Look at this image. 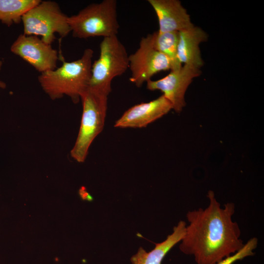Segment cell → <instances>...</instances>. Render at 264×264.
Listing matches in <instances>:
<instances>
[{
	"label": "cell",
	"mask_w": 264,
	"mask_h": 264,
	"mask_svg": "<svg viewBox=\"0 0 264 264\" xmlns=\"http://www.w3.org/2000/svg\"><path fill=\"white\" fill-rule=\"evenodd\" d=\"M207 34L195 25L178 32L177 57L179 62L200 68L203 66L199 44L206 41Z\"/></svg>",
	"instance_id": "12"
},
{
	"label": "cell",
	"mask_w": 264,
	"mask_h": 264,
	"mask_svg": "<svg viewBox=\"0 0 264 264\" xmlns=\"http://www.w3.org/2000/svg\"><path fill=\"white\" fill-rule=\"evenodd\" d=\"M41 0H0V22L7 26L22 22L23 15Z\"/></svg>",
	"instance_id": "14"
},
{
	"label": "cell",
	"mask_w": 264,
	"mask_h": 264,
	"mask_svg": "<svg viewBox=\"0 0 264 264\" xmlns=\"http://www.w3.org/2000/svg\"><path fill=\"white\" fill-rule=\"evenodd\" d=\"M129 57L125 46L117 36L103 38L99 58L92 64L88 88L109 96L112 81L129 68Z\"/></svg>",
	"instance_id": "5"
},
{
	"label": "cell",
	"mask_w": 264,
	"mask_h": 264,
	"mask_svg": "<svg viewBox=\"0 0 264 264\" xmlns=\"http://www.w3.org/2000/svg\"><path fill=\"white\" fill-rule=\"evenodd\" d=\"M10 51L41 73L57 68V50L38 36L20 34L12 44Z\"/></svg>",
	"instance_id": "9"
},
{
	"label": "cell",
	"mask_w": 264,
	"mask_h": 264,
	"mask_svg": "<svg viewBox=\"0 0 264 264\" xmlns=\"http://www.w3.org/2000/svg\"><path fill=\"white\" fill-rule=\"evenodd\" d=\"M108 95L88 88L81 96L83 112L80 127L71 156L78 162H84L89 148L96 137L102 131L106 116Z\"/></svg>",
	"instance_id": "4"
},
{
	"label": "cell",
	"mask_w": 264,
	"mask_h": 264,
	"mask_svg": "<svg viewBox=\"0 0 264 264\" xmlns=\"http://www.w3.org/2000/svg\"><path fill=\"white\" fill-rule=\"evenodd\" d=\"M201 74L199 68L189 65L171 70L165 77L157 80H150L146 82L150 90H159L171 103L172 108L180 112L185 106L186 91L194 78Z\"/></svg>",
	"instance_id": "8"
},
{
	"label": "cell",
	"mask_w": 264,
	"mask_h": 264,
	"mask_svg": "<svg viewBox=\"0 0 264 264\" xmlns=\"http://www.w3.org/2000/svg\"><path fill=\"white\" fill-rule=\"evenodd\" d=\"M258 239L256 237L250 239L239 250L230 256L225 257L216 264H233L235 262L255 254L253 250L258 245Z\"/></svg>",
	"instance_id": "16"
},
{
	"label": "cell",
	"mask_w": 264,
	"mask_h": 264,
	"mask_svg": "<svg viewBox=\"0 0 264 264\" xmlns=\"http://www.w3.org/2000/svg\"><path fill=\"white\" fill-rule=\"evenodd\" d=\"M116 0L93 3L68 17L72 36L79 39L117 36L119 28Z\"/></svg>",
	"instance_id": "3"
},
{
	"label": "cell",
	"mask_w": 264,
	"mask_h": 264,
	"mask_svg": "<svg viewBox=\"0 0 264 264\" xmlns=\"http://www.w3.org/2000/svg\"><path fill=\"white\" fill-rule=\"evenodd\" d=\"M153 34L154 47L170 60L172 66V70L180 68L182 64L177 57L178 32L160 33L157 31Z\"/></svg>",
	"instance_id": "15"
},
{
	"label": "cell",
	"mask_w": 264,
	"mask_h": 264,
	"mask_svg": "<svg viewBox=\"0 0 264 264\" xmlns=\"http://www.w3.org/2000/svg\"><path fill=\"white\" fill-rule=\"evenodd\" d=\"M186 223L180 220L173 228V233L169 235L163 242L155 243L154 249L146 252L140 247L136 254L131 258L132 264H161L166 254L176 244L181 241L184 235Z\"/></svg>",
	"instance_id": "13"
},
{
	"label": "cell",
	"mask_w": 264,
	"mask_h": 264,
	"mask_svg": "<svg viewBox=\"0 0 264 264\" xmlns=\"http://www.w3.org/2000/svg\"><path fill=\"white\" fill-rule=\"evenodd\" d=\"M129 59L130 81L138 88L155 74L172 69L170 60L154 47L153 33L141 38L138 48Z\"/></svg>",
	"instance_id": "7"
},
{
	"label": "cell",
	"mask_w": 264,
	"mask_h": 264,
	"mask_svg": "<svg viewBox=\"0 0 264 264\" xmlns=\"http://www.w3.org/2000/svg\"><path fill=\"white\" fill-rule=\"evenodd\" d=\"M93 54L87 48L78 60L66 62L62 57L60 67L41 73L38 79L44 92L53 100L66 95L78 103L89 87Z\"/></svg>",
	"instance_id": "2"
},
{
	"label": "cell",
	"mask_w": 264,
	"mask_h": 264,
	"mask_svg": "<svg viewBox=\"0 0 264 264\" xmlns=\"http://www.w3.org/2000/svg\"><path fill=\"white\" fill-rule=\"evenodd\" d=\"M2 65H3V62L1 60H0V71L1 69ZM6 84L4 82L0 80V88L4 89L6 88Z\"/></svg>",
	"instance_id": "17"
},
{
	"label": "cell",
	"mask_w": 264,
	"mask_h": 264,
	"mask_svg": "<svg viewBox=\"0 0 264 264\" xmlns=\"http://www.w3.org/2000/svg\"><path fill=\"white\" fill-rule=\"evenodd\" d=\"M207 197L208 206L189 211V222L179 249L184 254L194 257L196 264H216L242 247L239 224L232 220L235 212L233 202L221 207L215 193L210 190Z\"/></svg>",
	"instance_id": "1"
},
{
	"label": "cell",
	"mask_w": 264,
	"mask_h": 264,
	"mask_svg": "<svg viewBox=\"0 0 264 264\" xmlns=\"http://www.w3.org/2000/svg\"><path fill=\"white\" fill-rule=\"evenodd\" d=\"M67 18L57 2L41 0L22 17L23 34L40 36L44 42L51 45L56 33L62 38L71 32Z\"/></svg>",
	"instance_id": "6"
},
{
	"label": "cell",
	"mask_w": 264,
	"mask_h": 264,
	"mask_svg": "<svg viewBox=\"0 0 264 264\" xmlns=\"http://www.w3.org/2000/svg\"><path fill=\"white\" fill-rule=\"evenodd\" d=\"M171 109V103L162 95L154 100L129 108L115 122L114 126L120 128H144L168 113Z\"/></svg>",
	"instance_id": "10"
},
{
	"label": "cell",
	"mask_w": 264,
	"mask_h": 264,
	"mask_svg": "<svg viewBox=\"0 0 264 264\" xmlns=\"http://www.w3.org/2000/svg\"><path fill=\"white\" fill-rule=\"evenodd\" d=\"M157 16L160 33L189 28L192 23L187 10L178 0H148Z\"/></svg>",
	"instance_id": "11"
}]
</instances>
